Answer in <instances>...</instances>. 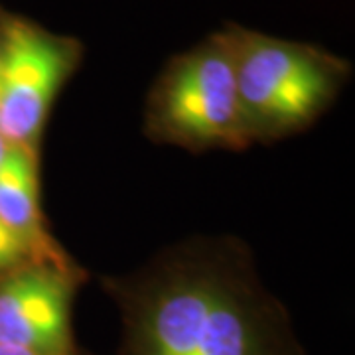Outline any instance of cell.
<instances>
[{"mask_svg": "<svg viewBox=\"0 0 355 355\" xmlns=\"http://www.w3.org/2000/svg\"><path fill=\"white\" fill-rule=\"evenodd\" d=\"M121 355H300L284 320L237 275L176 266L125 300Z\"/></svg>", "mask_w": 355, "mask_h": 355, "instance_id": "cell-1", "label": "cell"}, {"mask_svg": "<svg viewBox=\"0 0 355 355\" xmlns=\"http://www.w3.org/2000/svg\"><path fill=\"white\" fill-rule=\"evenodd\" d=\"M237 97L249 144L310 125L347 79V64L328 51L261 32L229 28Z\"/></svg>", "mask_w": 355, "mask_h": 355, "instance_id": "cell-2", "label": "cell"}, {"mask_svg": "<svg viewBox=\"0 0 355 355\" xmlns=\"http://www.w3.org/2000/svg\"><path fill=\"white\" fill-rule=\"evenodd\" d=\"M160 140L190 148H241L245 137L229 30L178 55L160 76L148 107Z\"/></svg>", "mask_w": 355, "mask_h": 355, "instance_id": "cell-3", "label": "cell"}, {"mask_svg": "<svg viewBox=\"0 0 355 355\" xmlns=\"http://www.w3.org/2000/svg\"><path fill=\"white\" fill-rule=\"evenodd\" d=\"M81 60L79 42L20 18L0 30V137L36 150L40 132Z\"/></svg>", "mask_w": 355, "mask_h": 355, "instance_id": "cell-4", "label": "cell"}, {"mask_svg": "<svg viewBox=\"0 0 355 355\" xmlns=\"http://www.w3.org/2000/svg\"><path fill=\"white\" fill-rule=\"evenodd\" d=\"M76 282L64 263H28L0 280V343L42 355H79L71 336Z\"/></svg>", "mask_w": 355, "mask_h": 355, "instance_id": "cell-5", "label": "cell"}, {"mask_svg": "<svg viewBox=\"0 0 355 355\" xmlns=\"http://www.w3.org/2000/svg\"><path fill=\"white\" fill-rule=\"evenodd\" d=\"M0 221L28 245L38 263H64L42 225L36 150L8 144L0 162Z\"/></svg>", "mask_w": 355, "mask_h": 355, "instance_id": "cell-6", "label": "cell"}, {"mask_svg": "<svg viewBox=\"0 0 355 355\" xmlns=\"http://www.w3.org/2000/svg\"><path fill=\"white\" fill-rule=\"evenodd\" d=\"M28 263H38V261L34 259L28 245L0 221V272L14 270Z\"/></svg>", "mask_w": 355, "mask_h": 355, "instance_id": "cell-7", "label": "cell"}, {"mask_svg": "<svg viewBox=\"0 0 355 355\" xmlns=\"http://www.w3.org/2000/svg\"><path fill=\"white\" fill-rule=\"evenodd\" d=\"M0 355H42V354H34V352H26V349H18V347H10V345H2V343H0Z\"/></svg>", "mask_w": 355, "mask_h": 355, "instance_id": "cell-8", "label": "cell"}, {"mask_svg": "<svg viewBox=\"0 0 355 355\" xmlns=\"http://www.w3.org/2000/svg\"><path fill=\"white\" fill-rule=\"evenodd\" d=\"M6 148H8V142L0 137V162H2V158H4V154H6Z\"/></svg>", "mask_w": 355, "mask_h": 355, "instance_id": "cell-9", "label": "cell"}]
</instances>
